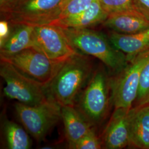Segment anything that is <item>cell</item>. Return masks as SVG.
<instances>
[{
	"mask_svg": "<svg viewBox=\"0 0 149 149\" xmlns=\"http://www.w3.org/2000/svg\"><path fill=\"white\" fill-rule=\"evenodd\" d=\"M93 73V64L89 56L77 52L66 60L46 87L48 98L61 106H74Z\"/></svg>",
	"mask_w": 149,
	"mask_h": 149,
	"instance_id": "obj_1",
	"label": "cell"
},
{
	"mask_svg": "<svg viewBox=\"0 0 149 149\" xmlns=\"http://www.w3.org/2000/svg\"><path fill=\"white\" fill-rule=\"evenodd\" d=\"M60 27L73 47L99 59L111 74H118L128 65L126 55L115 48L108 37L101 32L90 28Z\"/></svg>",
	"mask_w": 149,
	"mask_h": 149,
	"instance_id": "obj_2",
	"label": "cell"
},
{
	"mask_svg": "<svg viewBox=\"0 0 149 149\" xmlns=\"http://www.w3.org/2000/svg\"><path fill=\"white\" fill-rule=\"evenodd\" d=\"M109 90L111 79L104 68H98L79 95L74 106L92 127L99 124L106 115Z\"/></svg>",
	"mask_w": 149,
	"mask_h": 149,
	"instance_id": "obj_3",
	"label": "cell"
},
{
	"mask_svg": "<svg viewBox=\"0 0 149 149\" xmlns=\"http://www.w3.org/2000/svg\"><path fill=\"white\" fill-rule=\"evenodd\" d=\"M0 75L5 82L4 95L11 100L29 106L48 101L46 87L23 74L10 63L1 60Z\"/></svg>",
	"mask_w": 149,
	"mask_h": 149,
	"instance_id": "obj_4",
	"label": "cell"
},
{
	"mask_svg": "<svg viewBox=\"0 0 149 149\" xmlns=\"http://www.w3.org/2000/svg\"><path fill=\"white\" fill-rule=\"evenodd\" d=\"M15 109L24 128L37 141L45 138L51 129L61 119V106L50 100L36 106L17 102Z\"/></svg>",
	"mask_w": 149,
	"mask_h": 149,
	"instance_id": "obj_5",
	"label": "cell"
},
{
	"mask_svg": "<svg viewBox=\"0 0 149 149\" xmlns=\"http://www.w3.org/2000/svg\"><path fill=\"white\" fill-rule=\"evenodd\" d=\"M149 61V50L139 54L111 79V99L115 108L130 109L136 100L142 70Z\"/></svg>",
	"mask_w": 149,
	"mask_h": 149,
	"instance_id": "obj_6",
	"label": "cell"
},
{
	"mask_svg": "<svg viewBox=\"0 0 149 149\" xmlns=\"http://www.w3.org/2000/svg\"><path fill=\"white\" fill-rule=\"evenodd\" d=\"M1 60L10 63L23 74L46 87L66 61L51 60L34 48H28L11 56H1Z\"/></svg>",
	"mask_w": 149,
	"mask_h": 149,
	"instance_id": "obj_7",
	"label": "cell"
},
{
	"mask_svg": "<svg viewBox=\"0 0 149 149\" xmlns=\"http://www.w3.org/2000/svg\"><path fill=\"white\" fill-rule=\"evenodd\" d=\"M68 0H16L7 21L33 26L58 20Z\"/></svg>",
	"mask_w": 149,
	"mask_h": 149,
	"instance_id": "obj_8",
	"label": "cell"
},
{
	"mask_svg": "<svg viewBox=\"0 0 149 149\" xmlns=\"http://www.w3.org/2000/svg\"><path fill=\"white\" fill-rule=\"evenodd\" d=\"M35 48L51 60L65 61L77 53L61 28L52 24L34 26Z\"/></svg>",
	"mask_w": 149,
	"mask_h": 149,
	"instance_id": "obj_9",
	"label": "cell"
},
{
	"mask_svg": "<svg viewBox=\"0 0 149 149\" xmlns=\"http://www.w3.org/2000/svg\"><path fill=\"white\" fill-rule=\"evenodd\" d=\"M130 109L115 108L104 133L103 141L107 149H122L130 144L129 113Z\"/></svg>",
	"mask_w": 149,
	"mask_h": 149,
	"instance_id": "obj_10",
	"label": "cell"
},
{
	"mask_svg": "<svg viewBox=\"0 0 149 149\" xmlns=\"http://www.w3.org/2000/svg\"><path fill=\"white\" fill-rule=\"evenodd\" d=\"M130 144L149 149V104L132 107L129 113Z\"/></svg>",
	"mask_w": 149,
	"mask_h": 149,
	"instance_id": "obj_11",
	"label": "cell"
},
{
	"mask_svg": "<svg viewBox=\"0 0 149 149\" xmlns=\"http://www.w3.org/2000/svg\"><path fill=\"white\" fill-rule=\"evenodd\" d=\"M107 37L115 48L126 55L129 61L149 50V29L131 34L110 31Z\"/></svg>",
	"mask_w": 149,
	"mask_h": 149,
	"instance_id": "obj_12",
	"label": "cell"
},
{
	"mask_svg": "<svg viewBox=\"0 0 149 149\" xmlns=\"http://www.w3.org/2000/svg\"><path fill=\"white\" fill-rule=\"evenodd\" d=\"M108 15L102 7L99 0H95L89 7L80 13L59 19L52 24L63 28H90L103 23Z\"/></svg>",
	"mask_w": 149,
	"mask_h": 149,
	"instance_id": "obj_13",
	"label": "cell"
},
{
	"mask_svg": "<svg viewBox=\"0 0 149 149\" xmlns=\"http://www.w3.org/2000/svg\"><path fill=\"white\" fill-rule=\"evenodd\" d=\"M10 36L0 47L1 56H11L29 48H35L34 26L26 24H11Z\"/></svg>",
	"mask_w": 149,
	"mask_h": 149,
	"instance_id": "obj_14",
	"label": "cell"
},
{
	"mask_svg": "<svg viewBox=\"0 0 149 149\" xmlns=\"http://www.w3.org/2000/svg\"><path fill=\"white\" fill-rule=\"evenodd\" d=\"M61 119L63 122L66 139L70 149L92 127L75 106H61Z\"/></svg>",
	"mask_w": 149,
	"mask_h": 149,
	"instance_id": "obj_15",
	"label": "cell"
},
{
	"mask_svg": "<svg viewBox=\"0 0 149 149\" xmlns=\"http://www.w3.org/2000/svg\"><path fill=\"white\" fill-rule=\"evenodd\" d=\"M103 26L114 32L131 34L149 29V22L138 12H127L109 15Z\"/></svg>",
	"mask_w": 149,
	"mask_h": 149,
	"instance_id": "obj_16",
	"label": "cell"
},
{
	"mask_svg": "<svg viewBox=\"0 0 149 149\" xmlns=\"http://www.w3.org/2000/svg\"><path fill=\"white\" fill-rule=\"evenodd\" d=\"M24 129L11 120L6 119L4 122L3 131L8 149H28L31 147L32 141Z\"/></svg>",
	"mask_w": 149,
	"mask_h": 149,
	"instance_id": "obj_17",
	"label": "cell"
},
{
	"mask_svg": "<svg viewBox=\"0 0 149 149\" xmlns=\"http://www.w3.org/2000/svg\"><path fill=\"white\" fill-rule=\"evenodd\" d=\"M103 10L109 15L127 12H138L133 0H99Z\"/></svg>",
	"mask_w": 149,
	"mask_h": 149,
	"instance_id": "obj_18",
	"label": "cell"
},
{
	"mask_svg": "<svg viewBox=\"0 0 149 149\" xmlns=\"http://www.w3.org/2000/svg\"><path fill=\"white\" fill-rule=\"evenodd\" d=\"M135 107L149 104V61L142 70Z\"/></svg>",
	"mask_w": 149,
	"mask_h": 149,
	"instance_id": "obj_19",
	"label": "cell"
},
{
	"mask_svg": "<svg viewBox=\"0 0 149 149\" xmlns=\"http://www.w3.org/2000/svg\"><path fill=\"white\" fill-rule=\"evenodd\" d=\"M94 1L95 0H68L64 5L58 19L80 13L89 7Z\"/></svg>",
	"mask_w": 149,
	"mask_h": 149,
	"instance_id": "obj_20",
	"label": "cell"
},
{
	"mask_svg": "<svg viewBox=\"0 0 149 149\" xmlns=\"http://www.w3.org/2000/svg\"><path fill=\"white\" fill-rule=\"evenodd\" d=\"M101 148V143L97 137L93 128L86 134L74 145L73 149H99Z\"/></svg>",
	"mask_w": 149,
	"mask_h": 149,
	"instance_id": "obj_21",
	"label": "cell"
},
{
	"mask_svg": "<svg viewBox=\"0 0 149 149\" xmlns=\"http://www.w3.org/2000/svg\"><path fill=\"white\" fill-rule=\"evenodd\" d=\"M135 10L149 22V0H133Z\"/></svg>",
	"mask_w": 149,
	"mask_h": 149,
	"instance_id": "obj_22",
	"label": "cell"
},
{
	"mask_svg": "<svg viewBox=\"0 0 149 149\" xmlns=\"http://www.w3.org/2000/svg\"><path fill=\"white\" fill-rule=\"evenodd\" d=\"M11 24L6 19L0 21V47L2 46L10 36L11 32Z\"/></svg>",
	"mask_w": 149,
	"mask_h": 149,
	"instance_id": "obj_23",
	"label": "cell"
},
{
	"mask_svg": "<svg viewBox=\"0 0 149 149\" xmlns=\"http://www.w3.org/2000/svg\"><path fill=\"white\" fill-rule=\"evenodd\" d=\"M16 0H0L1 18L2 19L8 18L14 6Z\"/></svg>",
	"mask_w": 149,
	"mask_h": 149,
	"instance_id": "obj_24",
	"label": "cell"
}]
</instances>
